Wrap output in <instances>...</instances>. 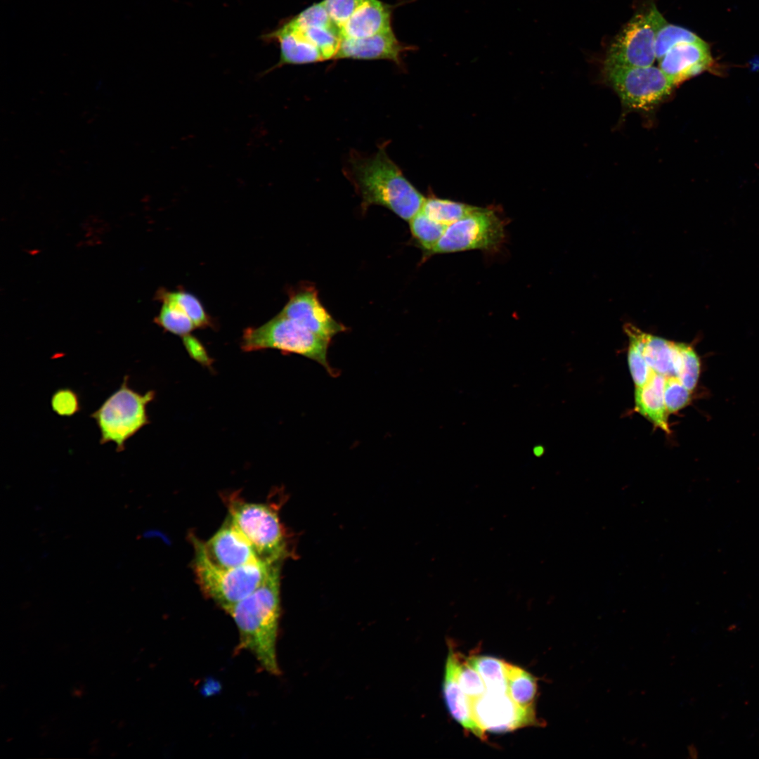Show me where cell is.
Listing matches in <instances>:
<instances>
[{
	"label": "cell",
	"mask_w": 759,
	"mask_h": 759,
	"mask_svg": "<svg viewBox=\"0 0 759 759\" xmlns=\"http://www.w3.org/2000/svg\"><path fill=\"white\" fill-rule=\"evenodd\" d=\"M507 694L519 707L534 711L533 703L537 692V681L526 670L506 663Z\"/></svg>",
	"instance_id": "20"
},
{
	"label": "cell",
	"mask_w": 759,
	"mask_h": 759,
	"mask_svg": "<svg viewBox=\"0 0 759 759\" xmlns=\"http://www.w3.org/2000/svg\"><path fill=\"white\" fill-rule=\"evenodd\" d=\"M476 208L462 202L429 197L425 198L421 211L431 219L448 226Z\"/></svg>",
	"instance_id": "22"
},
{
	"label": "cell",
	"mask_w": 759,
	"mask_h": 759,
	"mask_svg": "<svg viewBox=\"0 0 759 759\" xmlns=\"http://www.w3.org/2000/svg\"><path fill=\"white\" fill-rule=\"evenodd\" d=\"M193 540L195 550L193 569L197 582L204 595L225 612L256 590L277 564L259 561L236 568H219L209 561L199 540Z\"/></svg>",
	"instance_id": "3"
},
{
	"label": "cell",
	"mask_w": 759,
	"mask_h": 759,
	"mask_svg": "<svg viewBox=\"0 0 759 759\" xmlns=\"http://www.w3.org/2000/svg\"><path fill=\"white\" fill-rule=\"evenodd\" d=\"M665 379L663 375L653 372L645 384L635 387V409L654 426L668 434V413L663 397Z\"/></svg>",
	"instance_id": "18"
},
{
	"label": "cell",
	"mask_w": 759,
	"mask_h": 759,
	"mask_svg": "<svg viewBox=\"0 0 759 759\" xmlns=\"http://www.w3.org/2000/svg\"><path fill=\"white\" fill-rule=\"evenodd\" d=\"M183 342L192 358L203 365L210 364L212 359L208 356L202 344L196 338L190 335L183 338Z\"/></svg>",
	"instance_id": "34"
},
{
	"label": "cell",
	"mask_w": 759,
	"mask_h": 759,
	"mask_svg": "<svg viewBox=\"0 0 759 759\" xmlns=\"http://www.w3.org/2000/svg\"><path fill=\"white\" fill-rule=\"evenodd\" d=\"M505 223L488 208L477 207L449 225L427 257L468 250L495 251L504 242Z\"/></svg>",
	"instance_id": "9"
},
{
	"label": "cell",
	"mask_w": 759,
	"mask_h": 759,
	"mask_svg": "<svg viewBox=\"0 0 759 759\" xmlns=\"http://www.w3.org/2000/svg\"><path fill=\"white\" fill-rule=\"evenodd\" d=\"M666 22L656 6L639 12L623 26L610 44L604 64L647 67L656 60V37Z\"/></svg>",
	"instance_id": "7"
},
{
	"label": "cell",
	"mask_w": 759,
	"mask_h": 759,
	"mask_svg": "<svg viewBox=\"0 0 759 759\" xmlns=\"http://www.w3.org/2000/svg\"><path fill=\"white\" fill-rule=\"evenodd\" d=\"M469 702L474 720L484 731L505 732L536 722L534 711L521 708L507 694L486 692Z\"/></svg>",
	"instance_id": "10"
},
{
	"label": "cell",
	"mask_w": 759,
	"mask_h": 759,
	"mask_svg": "<svg viewBox=\"0 0 759 759\" xmlns=\"http://www.w3.org/2000/svg\"><path fill=\"white\" fill-rule=\"evenodd\" d=\"M692 393L677 377H666L663 397L668 413H673L685 408L691 401Z\"/></svg>",
	"instance_id": "30"
},
{
	"label": "cell",
	"mask_w": 759,
	"mask_h": 759,
	"mask_svg": "<svg viewBox=\"0 0 759 759\" xmlns=\"http://www.w3.org/2000/svg\"><path fill=\"white\" fill-rule=\"evenodd\" d=\"M411 235L427 257L448 226L441 224L426 216L421 210L409 221Z\"/></svg>",
	"instance_id": "23"
},
{
	"label": "cell",
	"mask_w": 759,
	"mask_h": 759,
	"mask_svg": "<svg viewBox=\"0 0 759 759\" xmlns=\"http://www.w3.org/2000/svg\"><path fill=\"white\" fill-rule=\"evenodd\" d=\"M603 74L623 105L649 110L665 100L674 86L659 67H625L604 64Z\"/></svg>",
	"instance_id": "8"
},
{
	"label": "cell",
	"mask_w": 759,
	"mask_h": 759,
	"mask_svg": "<svg viewBox=\"0 0 759 759\" xmlns=\"http://www.w3.org/2000/svg\"><path fill=\"white\" fill-rule=\"evenodd\" d=\"M129 378L126 375L120 387L90 415L99 429L100 444L114 442L118 453L125 450L127 440L150 423L147 406L155 397L153 390L141 394L132 389Z\"/></svg>",
	"instance_id": "5"
},
{
	"label": "cell",
	"mask_w": 759,
	"mask_h": 759,
	"mask_svg": "<svg viewBox=\"0 0 759 759\" xmlns=\"http://www.w3.org/2000/svg\"><path fill=\"white\" fill-rule=\"evenodd\" d=\"M624 329L629 339L628 361L630 372L635 387H640L647 383L654 371L643 356L640 329L631 323L625 324Z\"/></svg>",
	"instance_id": "24"
},
{
	"label": "cell",
	"mask_w": 759,
	"mask_h": 759,
	"mask_svg": "<svg viewBox=\"0 0 759 759\" xmlns=\"http://www.w3.org/2000/svg\"><path fill=\"white\" fill-rule=\"evenodd\" d=\"M286 22L300 32L306 39L316 46L321 53L324 60L335 58L342 40L341 30L337 25L299 29L287 21Z\"/></svg>",
	"instance_id": "26"
},
{
	"label": "cell",
	"mask_w": 759,
	"mask_h": 759,
	"mask_svg": "<svg viewBox=\"0 0 759 759\" xmlns=\"http://www.w3.org/2000/svg\"><path fill=\"white\" fill-rule=\"evenodd\" d=\"M280 563L273 565L264 582L226 613L239 633L238 649L250 652L267 673L278 675L277 638L280 616Z\"/></svg>",
	"instance_id": "1"
},
{
	"label": "cell",
	"mask_w": 759,
	"mask_h": 759,
	"mask_svg": "<svg viewBox=\"0 0 759 759\" xmlns=\"http://www.w3.org/2000/svg\"><path fill=\"white\" fill-rule=\"evenodd\" d=\"M287 22L299 29L325 27L335 24L323 2L313 4L288 20Z\"/></svg>",
	"instance_id": "31"
},
{
	"label": "cell",
	"mask_w": 759,
	"mask_h": 759,
	"mask_svg": "<svg viewBox=\"0 0 759 759\" xmlns=\"http://www.w3.org/2000/svg\"><path fill=\"white\" fill-rule=\"evenodd\" d=\"M228 507V518L250 543L260 561L278 563L287 556L284 528L271 506L233 498L229 500Z\"/></svg>",
	"instance_id": "6"
},
{
	"label": "cell",
	"mask_w": 759,
	"mask_h": 759,
	"mask_svg": "<svg viewBox=\"0 0 759 759\" xmlns=\"http://www.w3.org/2000/svg\"><path fill=\"white\" fill-rule=\"evenodd\" d=\"M469 665L480 675L486 692L507 694L506 662L488 656H472L467 658Z\"/></svg>",
	"instance_id": "21"
},
{
	"label": "cell",
	"mask_w": 759,
	"mask_h": 759,
	"mask_svg": "<svg viewBox=\"0 0 759 759\" xmlns=\"http://www.w3.org/2000/svg\"><path fill=\"white\" fill-rule=\"evenodd\" d=\"M449 653L453 659L455 678L468 699L474 700L483 696L486 692V688L480 675L462 654L451 648Z\"/></svg>",
	"instance_id": "25"
},
{
	"label": "cell",
	"mask_w": 759,
	"mask_h": 759,
	"mask_svg": "<svg viewBox=\"0 0 759 759\" xmlns=\"http://www.w3.org/2000/svg\"><path fill=\"white\" fill-rule=\"evenodd\" d=\"M640 337L642 354L649 367L665 377H676V361L680 342L667 340L640 330Z\"/></svg>",
	"instance_id": "19"
},
{
	"label": "cell",
	"mask_w": 759,
	"mask_h": 759,
	"mask_svg": "<svg viewBox=\"0 0 759 759\" xmlns=\"http://www.w3.org/2000/svg\"><path fill=\"white\" fill-rule=\"evenodd\" d=\"M331 339L321 337L280 313L257 327H248L242 335L245 351L275 349L283 353H295L320 364L333 375L327 359Z\"/></svg>",
	"instance_id": "4"
},
{
	"label": "cell",
	"mask_w": 759,
	"mask_h": 759,
	"mask_svg": "<svg viewBox=\"0 0 759 759\" xmlns=\"http://www.w3.org/2000/svg\"><path fill=\"white\" fill-rule=\"evenodd\" d=\"M158 298L162 301H169L176 304L191 319L196 327H205L209 325L210 320L202 305L193 294L182 291L162 290L158 292Z\"/></svg>",
	"instance_id": "28"
},
{
	"label": "cell",
	"mask_w": 759,
	"mask_h": 759,
	"mask_svg": "<svg viewBox=\"0 0 759 759\" xmlns=\"http://www.w3.org/2000/svg\"><path fill=\"white\" fill-rule=\"evenodd\" d=\"M443 688L445 701L453 718L465 730L484 740L485 731L474 720L469 699L461 689L455 678L453 659L450 653L446 662Z\"/></svg>",
	"instance_id": "17"
},
{
	"label": "cell",
	"mask_w": 759,
	"mask_h": 759,
	"mask_svg": "<svg viewBox=\"0 0 759 759\" xmlns=\"http://www.w3.org/2000/svg\"><path fill=\"white\" fill-rule=\"evenodd\" d=\"M262 39L268 42H277L280 51L277 64L266 72L284 65H301L324 60L318 48L286 22L264 34Z\"/></svg>",
	"instance_id": "15"
},
{
	"label": "cell",
	"mask_w": 759,
	"mask_h": 759,
	"mask_svg": "<svg viewBox=\"0 0 759 759\" xmlns=\"http://www.w3.org/2000/svg\"><path fill=\"white\" fill-rule=\"evenodd\" d=\"M349 168L350 179L361 197L364 211L372 205H379L409 221L422 209L425 197L390 159L384 147L370 157H353Z\"/></svg>",
	"instance_id": "2"
},
{
	"label": "cell",
	"mask_w": 759,
	"mask_h": 759,
	"mask_svg": "<svg viewBox=\"0 0 759 759\" xmlns=\"http://www.w3.org/2000/svg\"><path fill=\"white\" fill-rule=\"evenodd\" d=\"M701 39L689 30L668 23L667 21L658 30L656 42V58L659 60L675 46L684 42H693Z\"/></svg>",
	"instance_id": "29"
},
{
	"label": "cell",
	"mask_w": 759,
	"mask_h": 759,
	"mask_svg": "<svg viewBox=\"0 0 759 759\" xmlns=\"http://www.w3.org/2000/svg\"><path fill=\"white\" fill-rule=\"evenodd\" d=\"M391 7L379 0H365L341 27L342 37H369L391 27Z\"/></svg>",
	"instance_id": "16"
},
{
	"label": "cell",
	"mask_w": 759,
	"mask_h": 759,
	"mask_svg": "<svg viewBox=\"0 0 759 759\" xmlns=\"http://www.w3.org/2000/svg\"><path fill=\"white\" fill-rule=\"evenodd\" d=\"M162 306L155 323L164 330L179 335L183 339L188 337L196 328L191 319L176 304L169 301H162Z\"/></svg>",
	"instance_id": "27"
},
{
	"label": "cell",
	"mask_w": 759,
	"mask_h": 759,
	"mask_svg": "<svg viewBox=\"0 0 759 759\" xmlns=\"http://www.w3.org/2000/svg\"><path fill=\"white\" fill-rule=\"evenodd\" d=\"M200 543L209 561L219 568H236L260 561L229 518L212 538Z\"/></svg>",
	"instance_id": "12"
},
{
	"label": "cell",
	"mask_w": 759,
	"mask_h": 759,
	"mask_svg": "<svg viewBox=\"0 0 759 759\" xmlns=\"http://www.w3.org/2000/svg\"><path fill=\"white\" fill-rule=\"evenodd\" d=\"M365 0H323L332 21L340 28Z\"/></svg>",
	"instance_id": "33"
},
{
	"label": "cell",
	"mask_w": 759,
	"mask_h": 759,
	"mask_svg": "<svg viewBox=\"0 0 759 759\" xmlns=\"http://www.w3.org/2000/svg\"><path fill=\"white\" fill-rule=\"evenodd\" d=\"M541 451H542V448H540V447H538V448H535L533 449V453H535V455H540V454H541Z\"/></svg>",
	"instance_id": "35"
},
{
	"label": "cell",
	"mask_w": 759,
	"mask_h": 759,
	"mask_svg": "<svg viewBox=\"0 0 759 759\" xmlns=\"http://www.w3.org/2000/svg\"><path fill=\"white\" fill-rule=\"evenodd\" d=\"M410 49L411 46L401 44L390 28L365 38L342 37L335 59H384L393 61L400 66L402 64V53Z\"/></svg>",
	"instance_id": "14"
},
{
	"label": "cell",
	"mask_w": 759,
	"mask_h": 759,
	"mask_svg": "<svg viewBox=\"0 0 759 759\" xmlns=\"http://www.w3.org/2000/svg\"><path fill=\"white\" fill-rule=\"evenodd\" d=\"M659 62V67L675 87L709 70L713 60L709 46L700 39L675 46Z\"/></svg>",
	"instance_id": "13"
},
{
	"label": "cell",
	"mask_w": 759,
	"mask_h": 759,
	"mask_svg": "<svg viewBox=\"0 0 759 759\" xmlns=\"http://www.w3.org/2000/svg\"><path fill=\"white\" fill-rule=\"evenodd\" d=\"M280 313L329 339L347 330L323 306L313 286L302 285L292 290Z\"/></svg>",
	"instance_id": "11"
},
{
	"label": "cell",
	"mask_w": 759,
	"mask_h": 759,
	"mask_svg": "<svg viewBox=\"0 0 759 759\" xmlns=\"http://www.w3.org/2000/svg\"><path fill=\"white\" fill-rule=\"evenodd\" d=\"M51 408L59 416L71 417L81 410L78 394L70 388L56 390L51 399Z\"/></svg>",
	"instance_id": "32"
}]
</instances>
